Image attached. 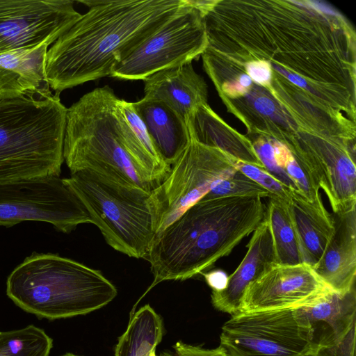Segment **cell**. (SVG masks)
<instances>
[{"mask_svg": "<svg viewBox=\"0 0 356 356\" xmlns=\"http://www.w3.org/2000/svg\"><path fill=\"white\" fill-rule=\"evenodd\" d=\"M207 47L227 61L260 59L261 88L300 132L355 119V34L340 13L315 1H223L206 24Z\"/></svg>", "mask_w": 356, "mask_h": 356, "instance_id": "6da1fadb", "label": "cell"}, {"mask_svg": "<svg viewBox=\"0 0 356 356\" xmlns=\"http://www.w3.org/2000/svg\"><path fill=\"white\" fill-rule=\"evenodd\" d=\"M89 10L47 50L46 75L56 92L111 75L185 0H84Z\"/></svg>", "mask_w": 356, "mask_h": 356, "instance_id": "7a4b0ae2", "label": "cell"}, {"mask_svg": "<svg viewBox=\"0 0 356 356\" xmlns=\"http://www.w3.org/2000/svg\"><path fill=\"white\" fill-rule=\"evenodd\" d=\"M63 157L71 172L91 170L149 192L171 168L146 151L108 86L87 92L67 108Z\"/></svg>", "mask_w": 356, "mask_h": 356, "instance_id": "3957f363", "label": "cell"}, {"mask_svg": "<svg viewBox=\"0 0 356 356\" xmlns=\"http://www.w3.org/2000/svg\"><path fill=\"white\" fill-rule=\"evenodd\" d=\"M259 197L201 198L155 234L145 259L154 280H186L227 256L266 217Z\"/></svg>", "mask_w": 356, "mask_h": 356, "instance_id": "277c9868", "label": "cell"}, {"mask_svg": "<svg viewBox=\"0 0 356 356\" xmlns=\"http://www.w3.org/2000/svg\"><path fill=\"white\" fill-rule=\"evenodd\" d=\"M6 293L25 312L55 320L99 309L118 291L98 270L56 254L33 252L8 277Z\"/></svg>", "mask_w": 356, "mask_h": 356, "instance_id": "5b68a950", "label": "cell"}, {"mask_svg": "<svg viewBox=\"0 0 356 356\" xmlns=\"http://www.w3.org/2000/svg\"><path fill=\"white\" fill-rule=\"evenodd\" d=\"M59 95L0 98V182L60 177L67 108Z\"/></svg>", "mask_w": 356, "mask_h": 356, "instance_id": "8992f818", "label": "cell"}, {"mask_svg": "<svg viewBox=\"0 0 356 356\" xmlns=\"http://www.w3.org/2000/svg\"><path fill=\"white\" fill-rule=\"evenodd\" d=\"M63 181L111 248L130 257L145 259L156 234L151 192L87 169L71 172Z\"/></svg>", "mask_w": 356, "mask_h": 356, "instance_id": "52a82bcc", "label": "cell"}, {"mask_svg": "<svg viewBox=\"0 0 356 356\" xmlns=\"http://www.w3.org/2000/svg\"><path fill=\"white\" fill-rule=\"evenodd\" d=\"M235 159L190 136L183 153L163 181L151 191L149 205L158 234L202 198L218 181L237 170Z\"/></svg>", "mask_w": 356, "mask_h": 356, "instance_id": "ba28073f", "label": "cell"}, {"mask_svg": "<svg viewBox=\"0 0 356 356\" xmlns=\"http://www.w3.org/2000/svg\"><path fill=\"white\" fill-rule=\"evenodd\" d=\"M42 221L68 233L92 223L85 206L60 177H41L0 182V226Z\"/></svg>", "mask_w": 356, "mask_h": 356, "instance_id": "9c48e42d", "label": "cell"}, {"mask_svg": "<svg viewBox=\"0 0 356 356\" xmlns=\"http://www.w3.org/2000/svg\"><path fill=\"white\" fill-rule=\"evenodd\" d=\"M207 47L202 14L185 0L175 15L113 67L110 76L144 80L158 71L192 61Z\"/></svg>", "mask_w": 356, "mask_h": 356, "instance_id": "30bf717a", "label": "cell"}, {"mask_svg": "<svg viewBox=\"0 0 356 356\" xmlns=\"http://www.w3.org/2000/svg\"><path fill=\"white\" fill-rule=\"evenodd\" d=\"M220 346L229 356H307L314 354L293 309L240 312L221 328Z\"/></svg>", "mask_w": 356, "mask_h": 356, "instance_id": "8fae6325", "label": "cell"}, {"mask_svg": "<svg viewBox=\"0 0 356 356\" xmlns=\"http://www.w3.org/2000/svg\"><path fill=\"white\" fill-rule=\"evenodd\" d=\"M81 15L70 0H0V54L50 45Z\"/></svg>", "mask_w": 356, "mask_h": 356, "instance_id": "7c38bea8", "label": "cell"}, {"mask_svg": "<svg viewBox=\"0 0 356 356\" xmlns=\"http://www.w3.org/2000/svg\"><path fill=\"white\" fill-rule=\"evenodd\" d=\"M329 290L305 263L275 264L248 286L240 312L296 309Z\"/></svg>", "mask_w": 356, "mask_h": 356, "instance_id": "4fadbf2b", "label": "cell"}, {"mask_svg": "<svg viewBox=\"0 0 356 356\" xmlns=\"http://www.w3.org/2000/svg\"><path fill=\"white\" fill-rule=\"evenodd\" d=\"M293 315L307 332L314 353L332 347L355 327V287L345 293L329 290L315 300L293 309Z\"/></svg>", "mask_w": 356, "mask_h": 356, "instance_id": "5bb4252c", "label": "cell"}, {"mask_svg": "<svg viewBox=\"0 0 356 356\" xmlns=\"http://www.w3.org/2000/svg\"><path fill=\"white\" fill-rule=\"evenodd\" d=\"M332 216L333 234L312 269L331 291L345 293L355 287L356 202Z\"/></svg>", "mask_w": 356, "mask_h": 356, "instance_id": "9a60e30c", "label": "cell"}, {"mask_svg": "<svg viewBox=\"0 0 356 356\" xmlns=\"http://www.w3.org/2000/svg\"><path fill=\"white\" fill-rule=\"evenodd\" d=\"M247 248L243 259L235 271L227 277L225 287L211 293L213 307L231 316L240 313L248 286L277 264L273 240L266 217L253 232Z\"/></svg>", "mask_w": 356, "mask_h": 356, "instance_id": "2e32d148", "label": "cell"}, {"mask_svg": "<svg viewBox=\"0 0 356 356\" xmlns=\"http://www.w3.org/2000/svg\"><path fill=\"white\" fill-rule=\"evenodd\" d=\"M143 81V98L165 103L185 122L196 107L208 104L207 86L192 61L158 71Z\"/></svg>", "mask_w": 356, "mask_h": 356, "instance_id": "e0dca14e", "label": "cell"}, {"mask_svg": "<svg viewBox=\"0 0 356 356\" xmlns=\"http://www.w3.org/2000/svg\"><path fill=\"white\" fill-rule=\"evenodd\" d=\"M48 46L0 54V98L52 95L46 75Z\"/></svg>", "mask_w": 356, "mask_h": 356, "instance_id": "ac0fdd59", "label": "cell"}, {"mask_svg": "<svg viewBox=\"0 0 356 356\" xmlns=\"http://www.w3.org/2000/svg\"><path fill=\"white\" fill-rule=\"evenodd\" d=\"M162 160L172 166L190 141L186 123L165 103L145 98L133 102Z\"/></svg>", "mask_w": 356, "mask_h": 356, "instance_id": "d6986e66", "label": "cell"}, {"mask_svg": "<svg viewBox=\"0 0 356 356\" xmlns=\"http://www.w3.org/2000/svg\"><path fill=\"white\" fill-rule=\"evenodd\" d=\"M287 206L300 243L304 263L312 268L318 261L330 241L334 225L322 200L309 202L292 190Z\"/></svg>", "mask_w": 356, "mask_h": 356, "instance_id": "ffe728a7", "label": "cell"}, {"mask_svg": "<svg viewBox=\"0 0 356 356\" xmlns=\"http://www.w3.org/2000/svg\"><path fill=\"white\" fill-rule=\"evenodd\" d=\"M186 123L190 136L197 142L220 148L238 161L264 168L251 140L227 126L208 104L196 107Z\"/></svg>", "mask_w": 356, "mask_h": 356, "instance_id": "44dd1931", "label": "cell"}, {"mask_svg": "<svg viewBox=\"0 0 356 356\" xmlns=\"http://www.w3.org/2000/svg\"><path fill=\"white\" fill-rule=\"evenodd\" d=\"M163 334L162 318L149 305H145L131 316L126 330L118 338L115 356H149Z\"/></svg>", "mask_w": 356, "mask_h": 356, "instance_id": "7402d4cb", "label": "cell"}, {"mask_svg": "<svg viewBox=\"0 0 356 356\" xmlns=\"http://www.w3.org/2000/svg\"><path fill=\"white\" fill-rule=\"evenodd\" d=\"M266 217L273 240L277 264L297 265L304 263L287 202L270 198Z\"/></svg>", "mask_w": 356, "mask_h": 356, "instance_id": "603a6c76", "label": "cell"}, {"mask_svg": "<svg viewBox=\"0 0 356 356\" xmlns=\"http://www.w3.org/2000/svg\"><path fill=\"white\" fill-rule=\"evenodd\" d=\"M51 338L33 325L0 332V356H49Z\"/></svg>", "mask_w": 356, "mask_h": 356, "instance_id": "cb8c5ba5", "label": "cell"}, {"mask_svg": "<svg viewBox=\"0 0 356 356\" xmlns=\"http://www.w3.org/2000/svg\"><path fill=\"white\" fill-rule=\"evenodd\" d=\"M271 139L277 163L293 181L297 191L309 202L321 200L320 188L309 170L284 145Z\"/></svg>", "mask_w": 356, "mask_h": 356, "instance_id": "d4e9b609", "label": "cell"}, {"mask_svg": "<svg viewBox=\"0 0 356 356\" xmlns=\"http://www.w3.org/2000/svg\"><path fill=\"white\" fill-rule=\"evenodd\" d=\"M223 197L270 198V195L264 187L237 170L230 177L216 183L203 197L218 198Z\"/></svg>", "mask_w": 356, "mask_h": 356, "instance_id": "484cf974", "label": "cell"}, {"mask_svg": "<svg viewBox=\"0 0 356 356\" xmlns=\"http://www.w3.org/2000/svg\"><path fill=\"white\" fill-rule=\"evenodd\" d=\"M236 170L267 190L270 198L277 199L287 202L289 200L292 189L270 175L264 168L234 160Z\"/></svg>", "mask_w": 356, "mask_h": 356, "instance_id": "4316f807", "label": "cell"}, {"mask_svg": "<svg viewBox=\"0 0 356 356\" xmlns=\"http://www.w3.org/2000/svg\"><path fill=\"white\" fill-rule=\"evenodd\" d=\"M252 144L264 168L287 187L297 191L293 181L277 163L272 139L268 137L257 136Z\"/></svg>", "mask_w": 356, "mask_h": 356, "instance_id": "83f0119b", "label": "cell"}, {"mask_svg": "<svg viewBox=\"0 0 356 356\" xmlns=\"http://www.w3.org/2000/svg\"><path fill=\"white\" fill-rule=\"evenodd\" d=\"M120 107L129 124L146 151L155 159L164 162L156 152L143 121L133 106V102L120 99Z\"/></svg>", "mask_w": 356, "mask_h": 356, "instance_id": "f1b7e54d", "label": "cell"}, {"mask_svg": "<svg viewBox=\"0 0 356 356\" xmlns=\"http://www.w3.org/2000/svg\"><path fill=\"white\" fill-rule=\"evenodd\" d=\"M173 351H165L161 356H229L220 346L215 348H204L200 346H193L181 341H177L173 346Z\"/></svg>", "mask_w": 356, "mask_h": 356, "instance_id": "f546056e", "label": "cell"}, {"mask_svg": "<svg viewBox=\"0 0 356 356\" xmlns=\"http://www.w3.org/2000/svg\"><path fill=\"white\" fill-rule=\"evenodd\" d=\"M355 327L337 344L326 348L318 350L315 356H355Z\"/></svg>", "mask_w": 356, "mask_h": 356, "instance_id": "4dcf8cb0", "label": "cell"}, {"mask_svg": "<svg viewBox=\"0 0 356 356\" xmlns=\"http://www.w3.org/2000/svg\"><path fill=\"white\" fill-rule=\"evenodd\" d=\"M212 291H220L225 287L227 276L221 270H213L202 273Z\"/></svg>", "mask_w": 356, "mask_h": 356, "instance_id": "1f68e13d", "label": "cell"}, {"mask_svg": "<svg viewBox=\"0 0 356 356\" xmlns=\"http://www.w3.org/2000/svg\"><path fill=\"white\" fill-rule=\"evenodd\" d=\"M60 356H83V355H78L72 353H67Z\"/></svg>", "mask_w": 356, "mask_h": 356, "instance_id": "d6a6232c", "label": "cell"}, {"mask_svg": "<svg viewBox=\"0 0 356 356\" xmlns=\"http://www.w3.org/2000/svg\"><path fill=\"white\" fill-rule=\"evenodd\" d=\"M149 356H157V355H156V350L152 351V352L150 353V355H149ZM159 356H161V355H159Z\"/></svg>", "mask_w": 356, "mask_h": 356, "instance_id": "836d02e7", "label": "cell"}, {"mask_svg": "<svg viewBox=\"0 0 356 356\" xmlns=\"http://www.w3.org/2000/svg\"><path fill=\"white\" fill-rule=\"evenodd\" d=\"M307 356H315L314 354L308 355Z\"/></svg>", "mask_w": 356, "mask_h": 356, "instance_id": "e575fe53", "label": "cell"}]
</instances>
